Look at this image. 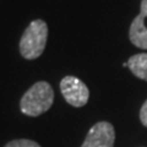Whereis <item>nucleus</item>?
Instances as JSON below:
<instances>
[{
	"label": "nucleus",
	"instance_id": "nucleus-1",
	"mask_svg": "<svg viewBox=\"0 0 147 147\" xmlns=\"http://www.w3.org/2000/svg\"><path fill=\"white\" fill-rule=\"evenodd\" d=\"M54 102V91L48 82L39 81L30 87L20 102L21 112L28 117H39L50 109Z\"/></svg>",
	"mask_w": 147,
	"mask_h": 147
},
{
	"label": "nucleus",
	"instance_id": "nucleus-2",
	"mask_svg": "<svg viewBox=\"0 0 147 147\" xmlns=\"http://www.w3.org/2000/svg\"><path fill=\"white\" fill-rule=\"evenodd\" d=\"M48 26L43 20L32 21L20 39V53L24 58L33 60L42 55L47 44Z\"/></svg>",
	"mask_w": 147,
	"mask_h": 147
},
{
	"label": "nucleus",
	"instance_id": "nucleus-3",
	"mask_svg": "<svg viewBox=\"0 0 147 147\" xmlns=\"http://www.w3.org/2000/svg\"><path fill=\"white\" fill-rule=\"evenodd\" d=\"M63 97L72 107L80 108L88 102L90 91L80 79L75 76H65L60 82Z\"/></svg>",
	"mask_w": 147,
	"mask_h": 147
},
{
	"label": "nucleus",
	"instance_id": "nucleus-4",
	"mask_svg": "<svg viewBox=\"0 0 147 147\" xmlns=\"http://www.w3.org/2000/svg\"><path fill=\"white\" fill-rule=\"evenodd\" d=\"M114 141V126L108 121H99L90 129L81 147H113Z\"/></svg>",
	"mask_w": 147,
	"mask_h": 147
},
{
	"label": "nucleus",
	"instance_id": "nucleus-5",
	"mask_svg": "<svg viewBox=\"0 0 147 147\" xmlns=\"http://www.w3.org/2000/svg\"><path fill=\"white\" fill-rule=\"evenodd\" d=\"M129 37L137 48L147 49V0H141V11L132 21Z\"/></svg>",
	"mask_w": 147,
	"mask_h": 147
},
{
	"label": "nucleus",
	"instance_id": "nucleus-6",
	"mask_svg": "<svg viewBox=\"0 0 147 147\" xmlns=\"http://www.w3.org/2000/svg\"><path fill=\"white\" fill-rule=\"evenodd\" d=\"M126 63L127 67L136 77L147 81V53L132 55Z\"/></svg>",
	"mask_w": 147,
	"mask_h": 147
},
{
	"label": "nucleus",
	"instance_id": "nucleus-7",
	"mask_svg": "<svg viewBox=\"0 0 147 147\" xmlns=\"http://www.w3.org/2000/svg\"><path fill=\"white\" fill-rule=\"evenodd\" d=\"M5 147H40V146L32 140L21 139V140H13L11 142H9Z\"/></svg>",
	"mask_w": 147,
	"mask_h": 147
},
{
	"label": "nucleus",
	"instance_id": "nucleus-8",
	"mask_svg": "<svg viewBox=\"0 0 147 147\" xmlns=\"http://www.w3.org/2000/svg\"><path fill=\"white\" fill-rule=\"evenodd\" d=\"M140 120H141L142 124H144V126L147 127V100L144 103V105L141 107V110H140Z\"/></svg>",
	"mask_w": 147,
	"mask_h": 147
}]
</instances>
